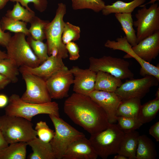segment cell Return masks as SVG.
<instances>
[{
	"label": "cell",
	"instance_id": "cell-45",
	"mask_svg": "<svg viewBox=\"0 0 159 159\" xmlns=\"http://www.w3.org/2000/svg\"><path fill=\"white\" fill-rule=\"evenodd\" d=\"M9 0H0V10L3 8Z\"/></svg>",
	"mask_w": 159,
	"mask_h": 159
},
{
	"label": "cell",
	"instance_id": "cell-20",
	"mask_svg": "<svg viewBox=\"0 0 159 159\" xmlns=\"http://www.w3.org/2000/svg\"><path fill=\"white\" fill-rule=\"evenodd\" d=\"M33 152L29 156V159H55L49 143H46L37 137L27 143Z\"/></svg>",
	"mask_w": 159,
	"mask_h": 159
},
{
	"label": "cell",
	"instance_id": "cell-9",
	"mask_svg": "<svg viewBox=\"0 0 159 159\" xmlns=\"http://www.w3.org/2000/svg\"><path fill=\"white\" fill-rule=\"evenodd\" d=\"M89 61V68L96 73L99 71L107 72L121 80L134 77L129 69V62L124 59L104 56L98 58L91 57Z\"/></svg>",
	"mask_w": 159,
	"mask_h": 159
},
{
	"label": "cell",
	"instance_id": "cell-43",
	"mask_svg": "<svg viewBox=\"0 0 159 159\" xmlns=\"http://www.w3.org/2000/svg\"><path fill=\"white\" fill-rule=\"evenodd\" d=\"M8 145L0 130V151Z\"/></svg>",
	"mask_w": 159,
	"mask_h": 159
},
{
	"label": "cell",
	"instance_id": "cell-18",
	"mask_svg": "<svg viewBox=\"0 0 159 159\" xmlns=\"http://www.w3.org/2000/svg\"><path fill=\"white\" fill-rule=\"evenodd\" d=\"M66 66L61 57L49 56L47 60L36 67L32 68L23 66L19 68L46 81L56 72Z\"/></svg>",
	"mask_w": 159,
	"mask_h": 159
},
{
	"label": "cell",
	"instance_id": "cell-2",
	"mask_svg": "<svg viewBox=\"0 0 159 159\" xmlns=\"http://www.w3.org/2000/svg\"><path fill=\"white\" fill-rule=\"evenodd\" d=\"M0 130L8 144L27 143L37 137L31 121L18 116L6 114L0 116Z\"/></svg>",
	"mask_w": 159,
	"mask_h": 159
},
{
	"label": "cell",
	"instance_id": "cell-21",
	"mask_svg": "<svg viewBox=\"0 0 159 159\" xmlns=\"http://www.w3.org/2000/svg\"><path fill=\"white\" fill-rule=\"evenodd\" d=\"M122 83L121 79L109 73L99 71L96 73L95 90L115 92Z\"/></svg>",
	"mask_w": 159,
	"mask_h": 159
},
{
	"label": "cell",
	"instance_id": "cell-35",
	"mask_svg": "<svg viewBox=\"0 0 159 159\" xmlns=\"http://www.w3.org/2000/svg\"><path fill=\"white\" fill-rule=\"evenodd\" d=\"M117 122L118 127L124 133L135 130L143 125L138 118L123 116L117 117Z\"/></svg>",
	"mask_w": 159,
	"mask_h": 159
},
{
	"label": "cell",
	"instance_id": "cell-23",
	"mask_svg": "<svg viewBox=\"0 0 159 159\" xmlns=\"http://www.w3.org/2000/svg\"><path fill=\"white\" fill-rule=\"evenodd\" d=\"M157 153L154 143L146 135L139 136L136 152V159H155Z\"/></svg>",
	"mask_w": 159,
	"mask_h": 159
},
{
	"label": "cell",
	"instance_id": "cell-39",
	"mask_svg": "<svg viewBox=\"0 0 159 159\" xmlns=\"http://www.w3.org/2000/svg\"><path fill=\"white\" fill-rule=\"evenodd\" d=\"M11 37L9 32H6L2 30L0 24V45L6 47Z\"/></svg>",
	"mask_w": 159,
	"mask_h": 159
},
{
	"label": "cell",
	"instance_id": "cell-10",
	"mask_svg": "<svg viewBox=\"0 0 159 159\" xmlns=\"http://www.w3.org/2000/svg\"><path fill=\"white\" fill-rule=\"evenodd\" d=\"M26 85V90L21 99L26 102L42 104L52 101L46 82L42 78L19 68Z\"/></svg>",
	"mask_w": 159,
	"mask_h": 159
},
{
	"label": "cell",
	"instance_id": "cell-16",
	"mask_svg": "<svg viewBox=\"0 0 159 159\" xmlns=\"http://www.w3.org/2000/svg\"><path fill=\"white\" fill-rule=\"evenodd\" d=\"M98 156L89 139L85 136L71 144L62 159H96Z\"/></svg>",
	"mask_w": 159,
	"mask_h": 159
},
{
	"label": "cell",
	"instance_id": "cell-37",
	"mask_svg": "<svg viewBox=\"0 0 159 159\" xmlns=\"http://www.w3.org/2000/svg\"><path fill=\"white\" fill-rule=\"evenodd\" d=\"M12 2H18L21 6L30 11H32L28 6V4L32 3L35 8L40 12H43L47 9L48 1L47 0H9Z\"/></svg>",
	"mask_w": 159,
	"mask_h": 159
},
{
	"label": "cell",
	"instance_id": "cell-17",
	"mask_svg": "<svg viewBox=\"0 0 159 159\" xmlns=\"http://www.w3.org/2000/svg\"><path fill=\"white\" fill-rule=\"evenodd\" d=\"M132 48L139 57L150 63L159 53V31L143 39Z\"/></svg>",
	"mask_w": 159,
	"mask_h": 159
},
{
	"label": "cell",
	"instance_id": "cell-19",
	"mask_svg": "<svg viewBox=\"0 0 159 159\" xmlns=\"http://www.w3.org/2000/svg\"><path fill=\"white\" fill-rule=\"evenodd\" d=\"M139 132L134 130L124 133L120 143L117 154L122 155L129 159H136Z\"/></svg>",
	"mask_w": 159,
	"mask_h": 159
},
{
	"label": "cell",
	"instance_id": "cell-38",
	"mask_svg": "<svg viewBox=\"0 0 159 159\" xmlns=\"http://www.w3.org/2000/svg\"><path fill=\"white\" fill-rule=\"evenodd\" d=\"M66 47L69 55V59L74 61L80 57V49L77 44L73 42H69L65 44Z\"/></svg>",
	"mask_w": 159,
	"mask_h": 159
},
{
	"label": "cell",
	"instance_id": "cell-29",
	"mask_svg": "<svg viewBox=\"0 0 159 159\" xmlns=\"http://www.w3.org/2000/svg\"><path fill=\"white\" fill-rule=\"evenodd\" d=\"M35 16L33 11H29L19 3L16 2L12 9L7 11L5 16L16 20L30 23Z\"/></svg>",
	"mask_w": 159,
	"mask_h": 159
},
{
	"label": "cell",
	"instance_id": "cell-11",
	"mask_svg": "<svg viewBox=\"0 0 159 159\" xmlns=\"http://www.w3.org/2000/svg\"><path fill=\"white\" fill-rule=\"evenodd\" d=\"M159 82L156 77L150 75L140 79H129L122 83L115 92L122 100L132 98L141 100L151 87L158 86Z\"/></svg>",
	"mask_w": 159,
	"mask_h": 159
},
{
	"label": "cell",
	"instance_id": "cell-24",
	"mask_svg": "<svg viewBox=\"0 0 159 159\" xmlns=\"http://www.w3.org/2000/svg\"><path fill=\"white\" fill-rule=\"evenodd\" d=\"M115 16L120 24L128 42L132 47L135 46L137 44V38L136 31L133 27L132 13H115Z\"/></svg>",
	"mask_w": 159,
	"mask_h": 159
},
{
	"label": "cell",
	"instance_id": "cell-7",
	"mask_svg": "<svg viewBox=\"0 0 159 159\" xmlns=\"http://www.w3.org/2000/svg\"><path fill=\"white\" fill-rule=\"evenodd\" d=\"M22 33H15L6 47L8 58L18 67L25 66L34 68L41 64Z\"/></svg>",
	"mask_w": 159,
	"mask_h": 159
},
{
	"label": "cell",
	"instance_id": "cell-31",
	"mask_svg": "<svg viewBox=\"0 0 159 159\" xmlns=\"http://www.w3.org/2000/svg\"><path fill=\"white\" fill-rule=\"evenodd\" d=\"M19 72V68L9 59L0 60V74L8 78L11 82L15 83L18 81Z\"/></svg>",
	"mask_w": 159,
	"mask_h": 159
},
{
	"label": "cell",
	"instance_id": "cell-27",
	"mask_svg": "<svg viewBox=\"0 0 159 159\" xmlns=\"http://www.w3.org/2000/svg\"><path fill=\"white\" fill-rule=\"evenodd\" d=\"M159 110V99L155 98L141 105L138 119L143 124L151 121Z\"/></svg>",
	"mask_w": 159,
	"mask_h": 159
},
{
	"label": "cell",
	"instance_id": "cell-46",
	"mask_svg": "<svg viewBox=\"0 0 159 159\" xmlns=\"http://www.w3.org/2000/svg\"><path fill=\"white\" fill-rule=\"evenodd\" d=\"M113 159H127L128 158L126 157L124 155L120 154H118V155L115 156L113 158Z\"/></svg>",
	"mask_w": 159,
	"mask_h": 159
},
{
	"label": "cell",
	"instance_id": "cell-28",
	"mask_svg": "<svg viewBox=\"0 0 159 159\" xmlns=\"http://www.w3.org/2000/svg\"><path fill=\"white\" fill-rule=\"evenodd\" d=\"M1 28L5 32L9 30L15 33H22L26 36L30 35L27 27V23L20 21L16 20L6 16L2 17L0 21Z\"/></svg>",
	"mask_w": 159,
	"mask_h": 159
},
{
	"label": "cell",
	"instance_id": "cell-8",
	"mask_svg": "<svg viewBox=\"0 0 159 159\" xmlns=\"http://www.w3.org/2000/svg\"><path fill=\"white\" fill-rule=\"evenodd\" d=\"M135 15L136 20L133 26L136 28L137 43L146 37L159 31V6L157 3L148 8L143 4Z\"/></svg>",
	"mask_w": 159,
	"mask_h": 159
},
{
	"label": "cell",
	"instance_id": "cell-14",
	"mask_svg": "<svg viewBox=\"0 0 159 159\" xmlns=\"http://www.w3.org/2000/svg\"><path fill=\"white\" fill-rule=\"evenodd\" d=\"M74 76L73 90L75 93L89 96L95 90L96 73L89 68L74 66L70 69Z\"/></svg>",
	"mask_w": 159,
	"mask_h": 159
},
{
	"label": "cell",
	"instance_id": "cell-4",
	"mask_svg": "<svg viewBox=\"0 0 159 159\" xmlns=\"http://www.w3.org/2000/svg\"><path fill=\"white\" fill-rule=\"evenodd\" d=\"M66 12L65 4L62 3L58 4L54 18L46 27V43L49 56L59 57L62 59L68 56L66 45L62 39L64 22L63 18Z\"/></svg>",
	"mask_w": 159,
	"mask_h": 159
},
{
	"label": "cell",
	"instance_id": "cell-6",
	"mask_svg": "<svg viewBox=\"0 0 159 159\" xmlns=\"http://www.w3.org/2000/svg\"><path fill=\"white\" fill-rule=\"evenodd\" d=\"M49 116L55 130L54 136L49 143L55 159H62L71 144L85 135L59 117L51 115Z\"/></svg>",
	"mask_w": 159,
	"mask_h": 159
},
{
	"label": "cell",
	"instance_id": "cell-3",
	"mask_svg": "<svg viewBox=\"0 0 159 159\" xmlns=\"http://www.w3.org/2000/svg\"><path fill=\"white\" fill-rule=\"evenodd\" d=\"M5 114L23 117L32 121L33 117L38 115L47 114L59 117L58 104L55 102L34 104L22 100L16 94L9 97V102L5 107Z\"/></svg>",
	"mask_w": 159,
	"mask_h": 159
},
{
	"label": "cell",
	"instance_id": "cell-36",
	"mask_svg": "<svg viewBox=\"0 0 159 159\" xmlns=\"http://www.w3.org/2000/svg\"><path fill=\"white\" fill-rule=\"evenodd\" d=\"M35 130L38 138L46 143H49L55 134V132L49 128L46 122L42 121L37 123Z\"/></svg>",
	"mask_w": 159,
	"mask_h": 159
},
{
	"label": "cell",
	"instance_id": "cell-47",
	"mask_svg": "<svg viewBox=\"0 0 159 159\" xmlns=\"http://www.w3.org/2000/svg\"><path fill=\"white\" fill-rule=\"evenodd\" d=\"M155 98L158 99H159V89L158 88L155 94Z\"/></svg>",
	"mask_w": 159,
	"mask_h": 159
},
{
	"label": "cell",
	"instance_id": "cell-44",
	"mask_svg": "<svg viewBox=\"0 0 159 159\" xmlns=\"http://www.w3.org/2000/svg\"><path fill=\"white\" fill-rule=\"evenodd\" d=\"M8 58L6 53L0 49V60Z\"/></svg>",
	"mask_w": 159,
	"mask_h": 159
},
{
	"label": "cell",
	"instance_id": "cell-33",
	"mask_svg": "<svg viewBox=\"0 0 159 159\" xmlns=\"http://www.w3.org/2000/svg\"><path fill=\"white\" fill-rule=\"evenodd\" d=\"M72 1L74 10L89 9L97 13L102 11L105 5L103 0H72Z\"/></svg>",
	"mask_w": 159,
	"mask_h": 159
},
{
	"label": "cell",
	"instance_id": "cell-30",
	"mask_svg": "<svg viewBox=\"0 0 159 159\" xmlns=\"http://www.w3.org/2000/svg\"><path fill=\"white\" fill-rule=\"evenodd\" d=\"M49 22L35 16L30 23L31 26L29 30L30 36L37 40L43 41L46 39L45 29Z\"/></svg>",
	"mask_w": 159,
	"mask_h": 159
},
{
	"label": "cell",
	"instance_id": "cell-12",
	"mask_svg": "<svg viewBox=\"0 0 159 159\" xmlns=\"http://www.w3.org/2000/svg\"><path fill=\"white\" fill-rule=\"evenodd\" d=\"M105 46L113 50H118L127 54L123 57L124 58H134L141 66L140 74L143 77L147 75H152L159 80V65H153L139 57L134 52L132 46L127 41L125 36L117 38L116 41L108 40L104 44Z\"/></svg>",
	"mask_w": 159,
	"mask_h": 159
},
{
	"label": "cell",
	"instance_id": "cell-13",
	"mask_svg": "<svg viewBox=\"0 0 159 159\" xmlns=\"http://www.w3.org/2000/svg\"><path fill=\"white\" fill-rule=\"evenodd\" d=\"M74 76L66 67L60 69L46 81L47 90L51 98L60 99L68 96Z\"/></svg>",
	"mask_w": 159,
	"mask_h": 159
},
{
	"label": "cell",
	"instance_id": "cell-32",
	"mask_svg": "<svg viewBox=\"0 0 159 159\" xmlns=\"http://www.w3.org/2000/svg\"><path fill=\"white\" fill-rule=\"evenodd\" d=\"M26 40L41 64L48 59L49 56L46 43H44L43 41L34 39L30 35L28 37Z\"/></svg>",
	"mask_w": 159,
	"mask_h": 159
},
{
	"label": "cell",
	"instance_id": "cell-40",
	"mask_svg": "<svg viewBox=\"0 0 159 159\" xmlns=\"http://www.w3.org/2000/svg\"><path fill=\"white\" fill-rule=\"evenodd\" d=\"M149 133L155 139L159 141V122L158 121L153 125L149 130Z\"/></svg>",
	"mask_w": 159,
	"mask_h": 159
},
{
	"label": "cell",
	"instance_id": "cell-42",
	"mask_svg": "<svg viewBox=\"0 0 159 159\" xmlns=\"http://www.w3.org/2000/svg\"><path fill=\"white\" fill-rule=\"evenodd\" d=\"M9 98L4 94H0V108L5 107L8 104Z\"/></svg>",
	"mask_w": 159,
	"mask_h": 159
},
{
	"label": "cell",
	"instance_id": "cell-50",
	"mask_svg": "<svg viewBox=\"0 0 159 159\" xmlns=\"http://www.w3.org/2000/svg\"></svg>",
	"mask_w": 159,
	"mask_h": 159
},
{
	"label": "cell",
	"instance_id": "cell-26",
	"mask_svg": "<svg viewBox=\"0 0 159 159\" xmlns=\"http://www.w3.org/2000/svg\"><path fill=\"white\" fill-rule=\"evenodd\" d=\"M27 145L23 142L9 144L0 151V159H25Z\"/></svg>",
	"mask_w": 159,
	"mask_h": 159
},
{
	"label": "cell",
	"instance_id": "cell-34",
	"mask_svg": "<svg viewBox=\"0 0 159 159\" xmlns=\"http://www.w3.org/2000/svg\"><path fill=\"white\" fill-rule=\"evenodd\" d=\"M80 32V27L68 22H64L62 38L63 43L65 45L69 42L78 40Z\"/></svg>",
	"mask_w": 159,
	"mask_h": 159
},
{
	"label": "cell",
	"instance_id": "cell-25",
	"mask_svg": "<svg viewBox=\"0 0 159 159\" xmlns=\"http://www.w3.org/2000/svg\"><path fill=\"white\" fill-rule=\"evenodd\" d=\"M140 99L132 98L122 100L116 112V116L138 118L141 106Z\"/></svg>",
	"mask_w": 159,
	"mask_h": 159
},
{
	"label": "cell",
	"instance_id": "cell-41",
	"mask_svg": "<svg viewBox=\"0 0 159 159\" xmlns=\"http://www.w3.org/2000/svg\"><path fill=\"white\" fill-rule=\"evenodd\" d=\"M10 83L11 81L8 78L0 74V90L4 89Z\"/></svg>",
	"mask_w": 159,
	"mask_h": 159
},
{
	"label": "cell",
	"instance_id": "cell-49",
	"mask_svg": "<svg viewBox=\"0 0 159 159\" xmlns=\"http://www.w3.org/2000/svg\"><path fill=\"white\" fill-rule=\"evenodd\" d=\"M72 0H71V1H72Z\"/></svg>",
	"mask_w": 159,
	"mask_h": 159
},
{
	"label": "cell",
	"instance_id": "cell-5",
	"mask_svg": "<svg viewBox=\"0 0 159 159\" xmlns=\"http://www.w3.org/2000/svg\"><path fill=\"white\" fill-rule=\"evenodd\" d=\"M124 134L117 124L111 123L105 129L91 135L89 140L98 156L106 159L117 153Z\"/></svg>",
	"mask_w": 159,
	"mask_h": 159
},
{
	"label": "cell",
	"instance_id": "cell-48",
	"mask_svg": "<svg viewBox=\"0 0 159 159\" xmlns=\"http://www.w3.org/2000/svg\"><path fill=\"white\" fill-rule=\"evenodd\" d=\"M157 1H159V0H151L148 3L146 4H154Z\"/></svg>",
	"mask_w": 159,
	"mask_h": 159
},
{
	"label": "cell",
	"instance_id": "cell-1",
	"mask_svg": "<svg viewBox=\"0 0 159 159\" xmlns=\"http://www.w3.org/2000/svg\"><path fill=\"white\" fill-rule=\"evenodd\" d=\"M64 110L74 123L91 135L105 129L111 124L103 109L89 96L73 93L65 100Z\"/></svg>",
	"mask_w": 159,
	"mask_h": 159
},
{
	"label": "cell",
	"instance_id": "cell-15",
	"mask_svg": "<svg viewBox=\"0 0 159 159\" xmlns=\"http://www.w3.org/2000/svg\"><path fill=\"white\" fill-rule=\"evenodd\" d=\"M89 96L103 109L110 123L117 122L116 112L122 100L115 92L95 90Z\"/></svg>",
	"mask_w": 159,
	"mask_h": 159
},
{
	"label": "cell",
	"instance_id": "cell-22",
	"mask_svg": "<svg viewBox=\"0 0 159 159\" xmlns=\"http://www.w3.org/2000/svg\"><path fill=\"white\" fill-rule=\"evenodd\" d=\"M146 1V0H133L125 2L118 0L111 5H105L101 11L105 16L112 13H132L136 7L143 4Z\"/></svg>",
	"mask_w": 159,
	"mask_h": 159
}]
</instances>
